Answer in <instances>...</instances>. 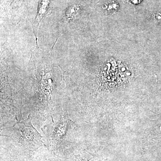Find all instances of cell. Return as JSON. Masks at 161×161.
Here are the masks:
<instances>
[{
	"instance_id": "obj_1",
	"label": "cell",
	"mask_w": 161,
	"mask_h": 161,
	"mask_svg": "<svg viewBox=\"0 0 161 161\" xmlns=\"http://www.w3.org/2000/svg\"><path fill=\"white\" fill-rule=\"evenodd\" d=\"M14 130L19 132V137L23 142L36 144L43 143L42 136L34 128L31 124V118L23 121L16 123Z\"/></svg>"
},
{
	"instance_id": "obj_2",
	"label": "cell",
	"mask_w": 161,
	"mask_h": 161,
	"mask_svg": "<svg viewBox=\"0 0 161 161\" xmlns=\"http://www.w3.org/2000/svg\"><path fill=\"white\" fill-rule=\"evenodd\" d=\"M49 4V0H42L40 3L39 8V15L42 16L45 14L47 9V6Z\"/></svg>"
}]
</instances>
